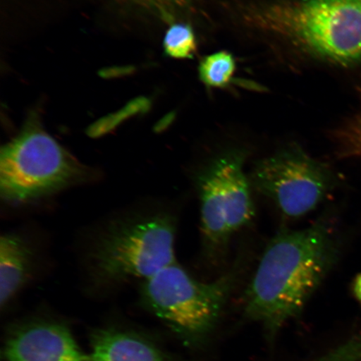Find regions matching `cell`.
Returning <instances> with one entry per match:
<instances>
[{"label": "cell", "instance_id": "cell-16", "mask_svg": "<svg viewBox=\"0 0 361 361\" xmlns=\"http://www.w3.org/2000/svg\"><path fill=\"white\" fill-rule=\"evenodd\" d=\"M344 345H345V344H344ZM345 347H346V346H345ZM346 349H347V348H346ZM348 353H349V351H348ZM349 355H350V354H349ZM350 359H351V358H350ZM351 361H352V360H351Z\"/></svg>", "mask_w": 361, "mask_h": 361}, {"label": "cell", "instance_id": "cell-9", "mask_svg": "<svg viewBox=\"0 0 361 361\" xmlns=\"http://www.w3.org/2000/svg\"><path fill=\"white\" fill-rule=\"evenodd\" d=\"M39 242L27 229H15L0 238V304L11 303L39 274L42 263Z\"/></svg>", "mask_w": 361, "mask_h": 361}, {"label": "cell", "instance_id": "cell-6", "mask_svg": "<svg viewBox=\"0 0 361 361\" xmlns=\"http://www.w3.org/2000/svg\"><path fill=\"white\" fill-rule=\"evenodd\" d=\"M247 152L232 150L214 158L194 174L200 200L203 252L218 262L230 239L255 214L250 178L245 174Z\"/></svg>", "mask_w": 361, "mask_h": 361}, {"label": "cell", "instance_id": "cell-15", "mask_svg": "<svg viewBox=\"0 0 361 361\" xmlns=\"http://www.w3.org/2000/svg\"><path fill=\"white\" fill-rule=\"evenodd\" d=\"M354 290L355 296L361 301V274L355 279Z\"/></svg>", "mask_w": 361, "mask_h": 361}, {"label": "cell", "instance_id": "cell-11", "mask_svg": "<svg viewBox=\"0 0 361 361\" xmlns=\"http://www.w3.org/2000/svg\"><path fill=\"white\" fill-rule=\"evenodd\" d=\"M235 70V60L231 54L220 51L203 59L200 66V76L207 87L221 88L229 84Z\"/></svg>", "mask_w": 361, "mask_h": 361}, {"label": "cell", "instance_id": "cell-13", "mask_svg": "<svg viewBox=\"0 0 361 361\" xmlns=\"http://www.w3.org/2000/svg\"><path fill=\"white\" fill-rule=\"evenodd\" d=\"M359 110L337 134L338 152L341 156L361 157V83Z\"/></svg>", "mask_w": 361, "mask_h": 361}, {"label": "cell", "instance_id": "cell-8", "mask_svg": "<svg viewBox=\"0 0 361 361\" xmlns=\"http://www.w3.org/2000/svg\"><path fill=\"white\" fill-rule=\"evenodd\" d=\"M8 361H87L66 327L37 323L20 329L7 341Z\"/></svg>", "mask_w": 361, "mask_h": 361}, {"label": "cell", "instance_id": "cell-4", "mask_svg": "<svg viewBox=\"0 0 361 361\" xmlns=\"http://www.w3.org/2000/svg\"><path fill=\"white\" fill-rule=\"evenodd\" d=\"M99 173L30 124L0 152V197L8 205L29 204L82 186Z\"/></svg>", "mask_w": 361, "mask_h": 361}, {"label": "cell", "instance_id": "cell-14", "mask_svg": "<svg viewBox=\"0 0 361 361\" xmlns=\"http://www.w3.org/2000/svg\"><path fill=\"white\" fill-rule=\"evenodd\" d=\"M143 6L151 8L164 15H168L169 12L175 10V8L183 6L187 2V0H133Z\"/></svg>", "mask_w": 361, "mask_h": 361}, {"label": "cell", "instance_id": "cell-12", "mask_svg": "<svg viewBox=\"0 0 361 361\" xmlns=\"http://www.w3.org/2000/svg\"><path fill=\"white\" fill-rule=\"evenodd\" d=\"M164 49L171 57L192 58L197 51V44L191 27L182 24L171 26L165 36Z\"/></svg>", "mask_w": 361, "mask_h": 361}, {"label": "cell", "instance_id": "cell-3", "mask_svg": "<svg viewBox=\"0 0 361 361\" xmlns=\"http://www.w3.org/2000/svg\"><path fill=\"white\" fill-rule=\"evenodd\" d=\"M245 19L256 29L335 64L361 60V0L274 3L250 8Z\"/></svg>", "mask_w": 361, "mask_h": 361}, {"label": "cell", "instance_id": "cell-1", "mask_svg": "<svg viewBox=\"0 0 361 361\" xmlns=\"http://www.w3.org/2000/svg\"><path fill=\"white\" fill-rule=\"evenodd\" d=\"M177 216L154 197L135 201L94 222L79 239V274L94 286L142 283L176 263Z\"/></svg>", "mask_w": 361, "mask_h": 361}, {"label": "cell", "instance_id": "cell-10", "mask_svg": "<svg viewBox=\"0 0 361 361\" xmlns=\"http://www.w3.org/2000/svg\"><path fill=\"white\" fill-rule=\"evenodd\" d=\"M90 361H166L159 350L142 338L121 332H106L94 343Z\"/></svg>", "mask_w": 361, "mask_h": 361}, {"label": "cell", "instance_id": "cell-5", "mask_svg": "<svg viewBox=\"0 0 361 361\" xmlns=\"http://www.w3.org/2000/svg\"><path fill=\"white\" fill-rule=\"evenodd\" d=\"M238 271L216 281H197L177 262L140 283L148 308L189 344L207 340L214 331L228 300Z\"/></svg>", "mask_w": 361, "mask_h": 361}, {"label": "cell", "instance_id": "cell-7", "mask_svg": "<svg viewBox=\"0 0 361 361\" xmlns=\"http://www.w3.org/2000/svg\"><path fill=\"white\" fill-rule=\"evenodd\" d=\"M248 178L255 191L269 198L290 219L313 211L336 180L326 164L295 146L257 162Z\"/></svg>", "mask_w": 361, "mask_h": 361}, {"label": "cell", "instance_id": "cell-2", "mask_svg": "<svg viewBox=\"0 0 361 361\" xmlns=\"http://www.w3.org/2000/svg\"><path fill=\"white\" fill-rule=\"evenodd\" d=\"M331 226L320 219L299 231H282L264 252L245 293V313L274 334L303 310L336 261Z\"/></svg>", "mask_w": 361, "mask_h": 361}]
</instances>
